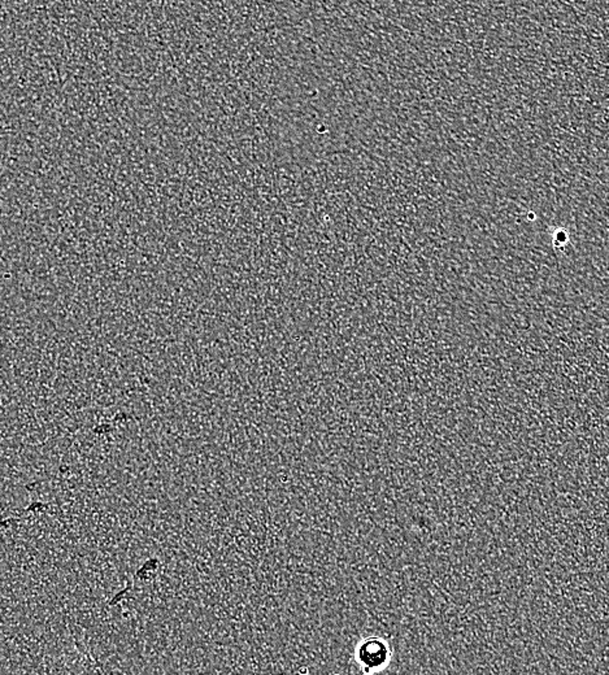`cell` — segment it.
<instances>
[{"label": "cell", "mask_w": 609, "mask_h": 675, "mask_svg": "<svg viewBox=\"0 0 609 675\" xmlns=\"http://www.w3.org/2000/svg\"><path fill=\"white\" fill-rule=\"evenodd\" d=\"M392 657V646L380 636L366 638L355 649V661L368 674L383 670L390 664Z\"/></svg>", "instance_id": "obj_1"}]
</instances>
